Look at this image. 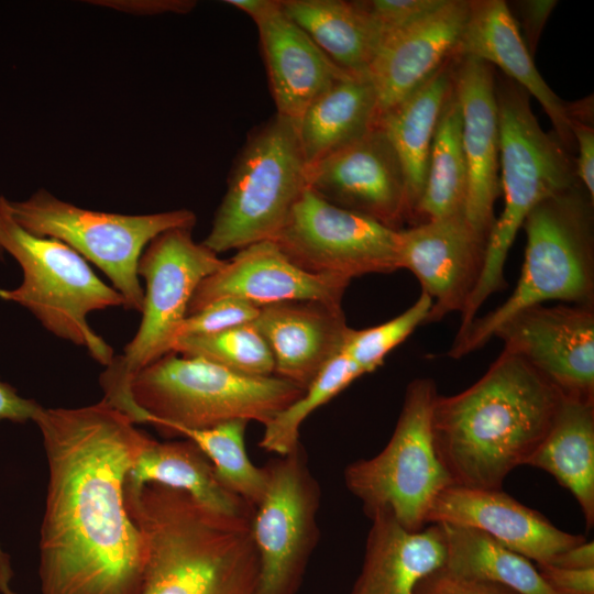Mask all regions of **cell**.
Returning a JSON list of instances; mask_svg holds the SVG:
<instances>
[{
	"label": "cell",
	"instance_id": "6da1fadb",
	"mask_svg": "<svg viewBox=\"0 0 594 594\" xmlns=\"http://www.w3.org/2000/svg\"><path fill=\"white\" fill-rule=\"evenodd\" d=\"M48 464L40 537L42 594H141L147 561L124 483L151 439L105 399L42 408Z\"/></svg>",
	"mask_w": 594,
	"mask_h": 594
},
{
	"label": "cell",
	"instance_id": "7a4b0ae2",
	"mask_svg": "<svg viewBox=\"0 0 594 594\" xmlns=\"http://www.w3.org/2000/svg\"><path fill=\"white\" fill-rule=\"evenodd\" d=\"M561 394L525 360L502 350L470 387L437 395L431 428L453 485L502 490L550 429Z\"/></svg>",
	"mask_w": 594,
	"mask_h": 594
},
{
	"label": "cell",
	"instance_id": "3957f363",
	"mask_svg": "<svg viewBox=\"0 0 594 594\" xmlns=\"http://www.w3.org/2000/svg\"><path fill=\"white\" fill-rule=\"evenodd\" d=\"M124 503L147 550L141 594H256L253 514H221L157 483H125Z\"/></svg>",
	"mask_w": 594,
	"mask_h": 594
},
{
	"label": "cell",
	"instance_id": "277c9868",
	"mask_svg": "<svg viewBox=\"0 0 594 594\" xmlns=\"http://www.w3.org/2000/svg\"><path fill=\"white\" fill-rule=\"evenodd\" d=\"M593 204L578 183L530 210L521 227L525 258L513 293L455 337L449 358L481 349L504 321L525 308L550 301L594 306Z\"/></svg>",
	"mask_w": 594,
	"mask_h": 594
},
{
	"label": "cell",
	"instance_id": "5b68a950",
	"mask_svg": "<svg viewBox=\"0 0 594 594\" xmlns=\"http://www.w3.org/2000/svg\"><path fill=\"white\" fill-rule=\"evenodd\" d=\"M496 99L504 210L491 231L484 270L461 314L457 336L469 328L491 295L506 288L507 255L530 210L580 183L569 150L554 133L542 130L529 95L513 80L496 77Z\"/></svg>",
	"mask_w": 594,
	"mask_h": 594
},
{
	"label": "cell",
	"instance_id": "8992f818",
	"mask_svg": "<svg viewBox=\"0 0 594 594\" xmlns=\"http://www.w3.org/2000/svg\"><path fill=\"white\" fill-rule=\"evenodd\" d=\"M305 389L278 376H250L199 358L167 353L131 382L141 422L166 436L231 420L265 425Z\"/></svg>",
	"mask_w": 594,
	"mask_h": 594
},
{
	"label": "cell",
	"instance_id": "52a82bcc",
	"mask_svg": "<svg viewBox=\"0 0 594 594\" xmlns=\"http://www.w3.org/2000/svg\"><path fill=\"white\" fill-rule=\"evenodd\" d=\"M0 250L21 266L22 283L0 288V298L31 311L54 336L85 348L91 358L108 366L112 348L88 323L91 311L124 307L125 300L102 282L86 260L67 244L34 235L12 217L9 199L0 196Z\"/></svg>",
	"mask_w": 594,
	"mask_h": 594
},
{
	"label": "cell",
	"instance_id": "ba28073f",
	"mask_svg": "<svg viewBox=\"0 0 594 594\" xmlns=\"http://www.w3.org/2000/svg\"><path fill=\"white\" fill-rule=\"evenodd\" d=\"M224 261L185 228L162 232L144 249L138 264L146 286L140 327L100 376L103 399L134 424L141 414L131 395L133 377L172 351L196 288Z\"/></svg>",
	"mask_w": 594,
	"mask_h": 594
},
{
	"label": "cell",
	"instance_id": "9c48e42d",
	"mask_svg": "<svg viewBox=\"0 0 594 594\" xmlns=\"http://www.w3.org/2000/svg\"><path fill=\"white\" fill-rule=\"evenodd\" d=\"M307 188L297 123L275 113L248 135L202 243L219 254L273 240Z\"/></svg>",
	"mask_w": 594,
	"mask_h": 594
},
{
	"label": "cell",
	"instance_id": "30bf717a",
	"mask_svg": "<svg viewBox=\"0 0 594 594\" xmlns=\"http://www.w3.org/2000/svg\"><path fill=\"white\" fill-rule=\"evenodd\" d=\"M437 395L433 380L410 382L386 447L346 466L345 485L370 519L388 513L405 529L420 530L437 496L453 484L433 443L431 414Z\"/></svg>",
	"mask_w": 594,
	"mask_h": 594
},
{
	"label": "cell",
	"instance_id": "8fae6325",
	"mask_svg": "<svg viewBox=\"0 0 594 594\" xmlns=\"http://www.w3.org/2000/svg\"><path fill=\"white\" fill-rule=\"evenodd\" d=\"M13 219L28 232L67 244L99 267L125 300L142 312L144 290L138 275L146 245L170 229H193L196 215L188 209L150 215H121L80 208L38 189L20 201L9 200Z\"/></svg>",
	"mask_w": 594,
	"mask_h": 594
},
{
	"label": "cell",
	"instance_id": "7c38bea8",
	"mask_svg": "<svg viewBox=\"0 0 594 594\" xmlns=\"http://www.w3.org/2000/svg\"><path fill=\"white\" fill-rule=\"evenodd\" d=\"M397 232L307 188L272 241L308 273L352 280L399 270Z\"/></svg>",
	"mask_w": 594,
	"mask_h": 594
},
{
	"label": "cell",
	"instance_id": "4fadbf2b",
	"mask_svg": "<svg viewBox=\"0 0 594 594\" xmlns=\"http://www.w3.org/2000/svg\"><path fill=\"white\" fill-rule=\"evenodd\" d=\"M267 485L252 517L256 594H295L317 537V483L300 447L265 466Z\"/></svg>",
	"mask_w": 594,
	"mask_h": 594
},
{
	"label": "cell",
	"instance_id": "5bb4252c",
	"mask_svg": "<svg viewBox=\"0 0 594 594\" xmlns=\"http://www.w3.org/2000/svg\"><path fill=\"white\" fill-rule=\"evenodd\" d=\"M493 337L562 397L594 402V306L535 305L509 317Z\"/></svg>",
	"mask_w": 594,
	"mask_h": 594
},
{
	"label": "cell",
	"instance_id": "9a60e30c",
	"mask_svg": "<svg viewBox=\"0 0 594 594\" xmlns=\"http://www.w3.org/2000/svg\"><path fill=\"white\" fill-rule=\"evenodd\" d=\"M487 242L464 213L398 230V268L415 275L421 292L431 299L426 323L464 311L482 276Z\"/></svg>",
	"mask_w": 594,
	"mask_h": 594
},
{
	"label": "cell",
	"instance_id": "2e32d148",
	"mask_svg": "<svg viewBox=\"0 0 594 594\" xmlns=\"http://www.w3.org/2000/svg\"><path fill=\"white\" fill-rule=\"evenodd\" d=\"M307 185L328 202L389 229L407 223L400 161L377 127L307 167Z\"/></svg>",
	"mask_w": 594,
	"mask_h": 594
},
{
	"label": "cell",
	"instance_id": "e0dca14e",
	"mask_svg": "<svg viewBox=\"0 0 594 594\" xmlns=\"http://www.w3.org/2000/svg\"><path fill=\"white\" fill-rule=\"evenodd\" d=\"M350 279L308 273L294 264L272 240L248 245L204 278L188 306V315L222 298H240L257 307L314 300L342 306Z\"/></svg>",
	"mask_w": 594,
	"mask_h": 594
},
{
	"label": "cell",
	"instance_id": "ac0fdd59",
	"mask_svg": "<svg viewBox=\"0 0 594 594\" xmlns=\"http://www.w3.org/2000/svg\"><path fill=\"white\" fill-rule=\"evenodd\" d=\"M453 80L461 110L466 164L464 217L480 235L488 240L496 220L495 201L501 194L496 76L493 66L486 62L457 56Z\"/></svg>",
	"mask_w": 594,
	"mask_h": 594
},
{
	"label": "cell",
	"instance_id": "d6986e66",
	"mask_svg": "<svg viewBox=\"0 0 594 594\" xmlns=\"http://www.w3.org/2000/svg\"><path fill=\"white\" fill-rule=\"evenodd\" d=\"M469 12L470 0H443L428 14L384 36L366 72L380 114L457 56Z\"/></svg>",
	"mask_w": 594,
	"mask_h": 594
},
{
	"label": "cell",
	"instance_id": "ffe728a7",
	"mask_svg": "<svg viewBox=\"0 0 594 594\" xmlns=\"http://www.w3.org/2000/svg\"><path fill=\"white\" fill-rule=\"evenodd\" d=\"M437 522L477 529L537 564L550 563L560 553L586 541L582 535L557 528L543 515L502 490L448 486L437 496L427 516V524Z\"/></svg>",
	"mask_w": 594,
	"mask_h": 594
},
{
	"label": "cell",
	"instance_id": "44dd1931",
	"mask_svg": "<svg viewBox=\"0 0 594 594\" xmlns=\"http://www.w3.org/2000/svg\"><path fill=\"white\" fill-rule=\"evenodd\" d=\"M266 341L275 376L305 389L341 353L350 327L342 306L294 300L260 307L252 322Z\"/></svg>",
	"mask_w": 594,
	"mask_h": 594
},
{
	"label": "cell",
	"instance_id": "7402d4cb",
	"mask_svg": "<svg viewBox=\"0 0 594 594\" xmlns=\"http://www.w3.org/2000/svg\"><path fill=\"white\" fill-rule=\"evenodd\" d=\"M457 56L474 57L501 68L508 79L539 101L553 125V133L571 150L574 139L570 102L559 98L538 72L518 23L504 0H470Z\"/></svg>",
	"mask_w": 594,
	"mask_h": 594
},
{
	"label": "cell",
	"instance_id": "603a6c76",
	"mask_svg": "<svg viewBox=\"0 0 594 594\" xmlns=\"http://www.w3.org/2000/svg\"><path fill=\"white\" fill-rule=\"evenodd\" d=\"M276 113L295 122L336 82L354 76L334 64L280 6L255 23Z\"/></svg>",
	"mask_w": 594,
	"mask_h": 594
},
{
	"label": "cell",
	"instance_id": "cb8c5ba5",
	"mask_svg": "<svg viewBox=\"0 0 594 594\" xmlns=\"http://www.w3.org/2000/svg\"><path fill=\"white\" fill-rule=\"evenodd\" d=\"M371 520L363 566L351 594H415L424 578L444 565L440 524L410 531L388 513Z\"/></svg>",
	"mask_w": 594,
	"mask_h": 594
},
{
	"label": "cell",
	"instance_id": "d4e9b609",
	"mask_svg": "<svg viewBox=\"0 0 594 594\" xmlns=\"http://www.w3.org/2000/svg\"><path fill=\"white\" fill-rule=\"evenodd\" d=\"M455 57L448 61L419 88L381 113L377 120V127L386 135L400 161L409 226L426 185L436 128L453 89Z\"/></svg>",
	"mask_w": 594,
	"mask_h": 594
},
{
	"label": "cell",
	"instance_id": "484cf974",
	"mask_svg": "<svg viewBox=\"0 0 594 594\" xmlns=\"http://www.w3.org/2000/svg\"><path fill=\"white\" fill-rule=\"evenodd\" d=\"M284 12L339 67L366 76L384 33L361 1L280 0Z\"/></svg>",
	"mask_w": 594,
	"mask_h": 594
},
{
	"label": "cell",
	"instance_id": "4316f807",
	"mask_svg": "<svg viewBox=\"0 0 594 594\" xmlns=\"http://www.w3.org/2000/svg\"><path fill=\"white\" fill-rule=\"evenodd\" d=\"M378 114L366 76H351L324 90L296 122L307 167L365 135L376 127Z\"/></svg>",
	"mask_w": 594,
	"mask_h": 594
},
{
	"label": "cell",
	"instance_id": "83f0119b",
	"mask_svg": "<svg viewBox=\"0 0 594 594\" xmlns=\"http://www.w3.org/2000/svg\"><path fill=\"white\" fill-rule=\"evenodd\" d=\"M527 465L550 473L594 524V402L562 397L547 435Z\"/></svg>",
	"mask_w": 594,
	"mask_h": 594
},
{
	"label": "cell",
	"instance_id": "f1b7e54d",
	"mask_svg": "<svg viewBox=\"0 0 594 594\" xmlns=\"http://www.w3.org/2000/svg\"><path fill=\"white\" fill-rule=\"evenodd\" d=\"M125 483H157L184 491L206 507L226 515L253 514L254 507L229 491L204 452L190 440L158 442L151 438Z\"/></svg>",
	"mask_w": 594,
	"mask_h": 594
},
{
	"label": "cell",
	"instance_id": "f546056e",
	"mask_svg": "<svg viewBox=\"0 0 594 594\" xmlns=\"http://www.w3.org/2000/svg\"><path fill=\"white\" fill-rule=\"evenodd\" d=\"M440 524L446 540L442 569L466 580L504 585L519 594H557L529 559L488 535L465 526Z\"/></svg>",
	"mask_w": 594,
	"mask_h": 594
},
{
	"label": "cell",
	"instance_id": "4dcf8cb0",
	"mask_svg": "<svg viewBox=\"0 0 594 594\" xmlns=\"http://www.w3.org/2000/svg\"><path fill=\"white\" fill-rule=\"evenodd\" d=\"M466 187L462 118L453 85L436 128L426 185L411 226L446 216L464 213Z\"/></svg>",
	"mask_w": 594,
	"mask_h": 594
},
{
	"label": "cell",
	"instance_id": "1f68e13d",
	"mask_svg": "<svg viewBox=\"0 0 594 594\" xmlns=\"http://www.w3.org/2000/svg\"><path fill=\"white\" fill-rule=\"evenodd\" d=\"M248 424L238 419L207 429H179L175 436L193 441L209 459L220 482L255 508L265 493L267 472L265 466H255L248 455Z\"/></svg>",
	"mask_w": 594,
	"mask_h": 594
},
{
	"label": "cell",
	"instance_id": "d6a6232c",
	"mask_svg": "<svg viewBox=\"0 0 594 594\" xmlns=\"http://www.w3.org/2000/svg\"><path fill=\"white\" fill-rule=\"evenodd\" d=\"M363 375L344 354L336 355L295 402L264 425L260 446L279 457L296 451L300 447L299 429L305 419Z\"/></svg>",
	"mask_w": 594,
	"mask_h": 594
},
{
	"label": "cell",
	"instance_id": "836d02e7",
	"mask_svg": "<svg viewBox=\"0 0 594 594\" xmlns=\"http://www.w3.org/2000/svg\"><path fill=\"white\" fill-rule=\"evenodd\" d=\"M170 352L244 375L266 377L275 373L272 352L252 322L216 333L179 337Z\"/></svg>",
	"mask_w": 594,
	"mask_h": 594
},
{
	"label": "cell",
	"instance_id": "e575fe53",
	"mask_svg": "<svg viewBox=\"0 0 594 594\" xmlns=\"http://www.w3.org/2000/svg\"><path fill=\"white\" fill-rule=\"evenodd\" d=\"M430 308L431 299L421 292L410 307L391 320L365 329L349 328L341 353L364 374L374 372L388 353L426 323Z\"/></svg>",
	"mask_w": 594,
	"mask_h": 594
},
{
	"label": "cell",
	"instance_id": "d590c367",
	"mask_svg": "<svg viewBox=\"0 0 594 594\" xmlns=\"http://www.w3.org/2000/svg\"><path fill=\"white\" fill-rule=\"evenodd\" d=\"M258 312L260 307L248 300L231 297L218 299L199 311L188 315L179 328L178 338L216 333L251 323Z\"/></svg>",
	"mask_w": 594,
	"mask_h": 594
},
{
	"label": "cell",
	"instance_id": "8d00e7d4",
	"mask_svg": "<svg viewBox=\"0 0 594 594\" xmlns=\"http://www.w3.org/2000/svg\"><path fill=\"white\" fill-rule=\"evenodd\" d=\"M361 2L378 23L385 36L428 14L443 0H362Z\"/></svg>",
	"mask_w": 594,
	"mask_h": 594
},
{
	"label": "cell",
	"instance_id": "74e56055",
	"mask_svg": "<svg viewBox=\"0 0 594 594\" xmlns=\"http://www.w3.org/2000/svg\"><path fill=\"white\" fill-rule=\"evenodd\" d=\"M415 594H519L504 585L466 580L447 573L442 568L424 578Z\"/></svg>",
	"mask_w": 594,
	"mask_h": 594
},
{
	"label": "cell",
	"instance_id": "f35d334b",
	"mask_svg": "<svg viewBox=\"0 0 594 594\" xmlns=\"http://www.w3.org/2000/svg\"><path fill=\"white\" fill-rule=\"evenodd\" d=\"M547 584L557 594H594V568L568 569L552 564H537Z\"/></svg>",
	"mask_w": 594,
	"mask_h": 594
},
{
	"label": "cell",
	"instance_id": "ab89813d",
	"mask_svg": "<svg viewBox=\"0 0 594 594\" xmlns=\"http://www.w3.org/2000/svg\"><path fill=\"white\" fill-rule=\"evenodd\" d=\"M571 131L578 150V156L574 160L575 175L594 200V129L592 122L571 120Z\"/></svg>",
	"mask_w": 594,
	"mask_h": 594
},
{
	"label": "cell",
	"instance_id": "60d3db41",
	"mask_svg": "<svg viewBox=\"0 0 594 594\" xmlns=\"http://www.w3.org/2000/svg\"><path fill=\"white\" fill-rule=\"evenodd\" d=\"M556 4L557 1L553 0H526L517 1L515 4L516 11L520 15V25L524 31V35L521 36L531 56Z\"/></svg>",
	"mask_w": 594,
	"mask_h": 594
},
{
	"label": "cell",
	"instance_id": "b9f144b4",
	"mask_svg": "<svg viewBox=\"0 0 594 594\" xmlns=\"http://www.w3.org/2000/svg\"><path fill=\"white\" fill-rule=\"evenodd\" d=\"M42 408L38 403L23 398L15 388L0 380V421H34Z\"/></svg>",
	"mask_w": 594,
	"mask_h": 594
},
{
	"label": "cell",
	"instance_id": "7bdbcfd3",
	"mask_svg": "<svg viewBox=\"0 0 594 594\" xmlns=\"http://www.w3.org/2000/svg\"><path fill=\"white\" fill-rule=\"evenodd\" d=\"M112 8L135 14H158L165 12L187 13L196 6L195 1L155 0V1H99Z\"/></svg>",
	"mask_w": 594,
	"mask_h": 594
},
{
	"label": "cell",
	"instance_id": "ee69618b",
	"mask_svg": "<svg viewBox=\"0 0 594 594\" xmlns=\"http://www.w3.org/2000/svg\"><path fill=\"white\" fill-rule=\"evenodd\" d=\"M548 564L568 569L594 568V543L593 541H584L580 544L571 547L557 556Z\"/></svg>",
	"mask_w": 594,
	"mask_h": 594
},
{
	"label": "cell",
	"instance_id": "f6af8a7d",
	"mask_svg": "<svg viewBox=\"0 0 594 594\" xmlns=\"http://www.w3.org/2000/svg\"><path fill=\"white\" fill-rule=\"evenodd\" d=\"M226 2L246 13L254 23L264 19L280 6V0H227Z\"/></svg>",
	"mask_w": 594,
	"mask_h": 594
},
{
	"label": "cell",
	"instance_id": "bcb514c9",
	"mask_svg": "<svg viewBox=\"0 0 594 594\" xmlns=\"http://www.w3.org/2000/svg\"><path fill=\"white\" fill-rule=\"evenodd\" d=\"M12 569L9 556L0 547V592L2 594H16L12 590L10 581L12 579Z\"/></svg>",
	"mask_w": 594,
	"mask_h": 594
},
{
	"label": "cell",
	"instance_id": "7dc6e473",
	"mask_svg": "<svg viewBox=\"0 0 594 594\" xmlns=\"http://www.w3.org/2000/svg\"><path fill=\"white\" fill-rule=\"evenodd\" d=\"M1 252H2V251L0 250V254H1Z\"/></svg>",
	"mask_w": 594,
	"mask_h": 594
}]
</instances>
